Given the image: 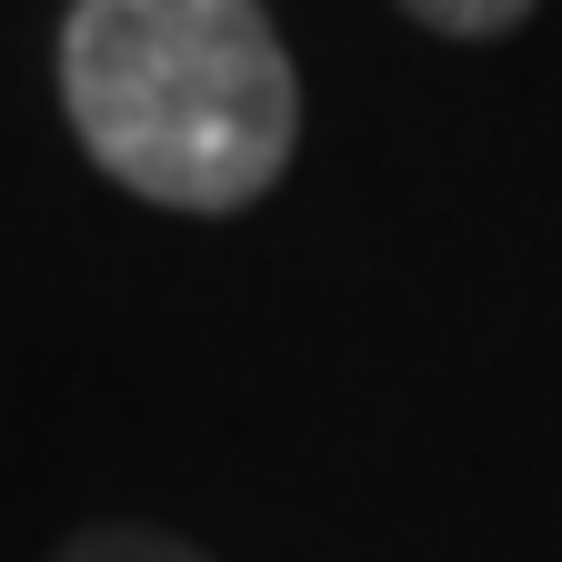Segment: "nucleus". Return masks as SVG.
<instances>
[{"instance_id":"f257e3e1","label":"nucleus","mask_w":562,"mask_h":562,"mask_svg":"<svg viewBox=\"0 0 562 562\" xmlns=\"http://www.w3.org/2000/svg\"><path fill=\"white\" fill-rule=\"evenodd\" d=\"M60 111L81 151L161 211H251L302 131L261 0H70Z\"/></svg>"},{"instance_id":"f03ea898","label":"nucleus","mask_w":562,"mask_h":562,"mask_svg":"<svg viewBox=\"0 0 562 562\" xmlns=\"http://www.w3.org/2000/svg\"><path fill=\"white\" fill-rule=\"evenodd\" d=\"M50 562H211V552H191V542H171V532H140V522H111V532L60 542Z\"/></svg>"},{"instance_id":"7ed1b4c3","label":"nucleus","mask_w":562,"mask_h":562,"mask_svg":"<svg viewBox=\"0 0 562 562\" xmlns=\"http://www.w3.org/2000/svg\"><path fill=\"white\" fill-rule=\"evenodd\" d=\"M402 11H412L422 31H452V41H503L532 0H402Z\"/></svg>"}]
</instances>
